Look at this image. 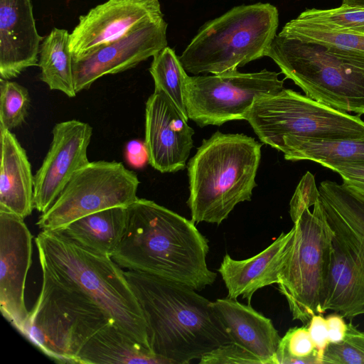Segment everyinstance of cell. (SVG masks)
Instances as JSON below:
<instances>
[{
	"label": "cell",
	"instance_id": "obj_15",
	"mask_svg": "<svg viewBox=\"0 0 364 364\" xmlns=\"http://www.w3.org/2000/svg\"><path fill=\"white\" fill-rule=\"evenodd\" d=\"M21 217L0 210V309L20 333L27 320L24 291L33 235Z\"/></svg>",
	"mask_w": 364,
	"mask_h": 364
},
{
	"label": "cell",
	"instance_id": "obj_16",
	"mask_svg": "<svg viewBox=\"0 0 364 364\" xmlns=\"http://www.w3.org/2000/svg\"><path fill=\"white\" fill-rule=\"evenodd\" d=\"M162 92L154 91L145 109V144L149 163L161 173L183 170L193 146L194 130Z\"/></svg>",
	"mask_w": 364,
	"mask_h": 364
},
{
	"label": "cell",
	"instance_id": "obj_27",
	"mask_svg": "<svg viewBox=\"0 0 364 364\" xmlns=\"http://www.w3.org/2000/svg\"><path fill=\"white\" fill-rule=\"evenodd\" d=\"M149 73L154 82V91L164 92L186 119V89L189 76L173 49L166 46L153 56Z\"/></svg>",
	"mask_w": 364,
	"mask_h": 364
},
{
	"label": "cell",
	"instance_id": "obj_18",
	"mask_svg": "<svg viewBox=\"0 0 364 364\" xmlns=\"http://www.w3.org/2000/svg\"><path fill=\"white\" fill-rule=\"evenodd\" d=\"M43 37L31 0H0V77L11 80L38 65Z\"/></svg>",
	"mask_w": 364,
	"mask_h": 364
},
{
	"label": "cell",
	"instance_id": "obj_25",
	"mask_svg": "<svg viewBox=\"0 0 364 364\" xmlns=\"http://www.w3.org/2000/svg\"><path fill=\"white\" fill-rule=\"evenodd\" d=\"M281 31L323 46L364 75V34L328 30L297 18L286 23Z\"/></svg>",
	"mask_w": 364,
	"mask_h": 364
},
{
	"label": "cell",
	"instance_id": "obj_2",
	"mask_svg": "<svg viewBox=\"0 0 364 364\" xmlns=\"http://www.w3.org/2000/svg\"><path fill=\"white\" fill-rule=\"evenodd\" d=\"M141 309L150 349L170 364H187L231 342L212 301L181 283L124 271Z\"/></svg>",
	"mask_w": 364,
	"mask_h": 364
},
{
	"label": "cell",
	"instance_id": "obj_30",
	"mask_svg": "<svg viewBox=\"0 0 364 364\" xmlns=\"http://www.w3.org/2000/svg\"><path fill=\"white\" fill-rule=\"evenodd\" d=\"M30 101L25 87L0 79V128L11 131L21 126L28 114Z\"/></svg>",
	"mask_w": 364,
	"mask_h": 364
},
{
	"label": "cell",
	"instance_id": "obj_4",
	"mask_svg": "<svg viewBox=\"0 0 364 364\" xmlns=\"http://www.w3.org/2000/svg\"><path fill=\"white\" fill-rule=\"evenodd\" d=\"M262 144L242 134L216 132L188 164L187 204L194 223L220 224L237 204L250 201Z\"/></svg>",
	"mask_w": 364,
	"mask_h": 364
},
{
	"label": "cell",
	"instance_id": "obj_10",
	"mask_svg": "<svg viewBox=\"0 0 364 364\" xmlns=\"http://www.w3.org/2000/svg\"><path fill=\"white\" fill-rule=\"evenodd\" d=\"M290 89L257 97L246 120L260 141L277 149L294 139H364V121Z\"/></svg>",
	"mask_w": 364,
	"mask_h": 364
},
{
	"label": "cell",
	"instance_id": "obj_13",
	"mask_svg": "<svg viewBox=\"0 0 364 364\" xmlns=\"http://www.w3.org/2000/svg\"><path fill=\"white\" fill-rule=\"evenodd\" d=\"M168 23L164 16L145 20L119 38L73 57L76 92L88 89L107 75L136 67L168 46Z\"/></svg>",
	"mask_w": 364,
	"mask_h": 364
},
{
	"label": "cell",
	"instance_id": "obj_12",
	"mask_svg": "<svg viewBox=\"0 0 364 364\" xmlns=\"http://www.w3.org/2000/svg\"><path fill=\"white\" fill-rule=\"evenodd\" d=\"M278 73L264 69L243 73L237 70L212 75L189 76L186 89L188 119L199 127L245 119L255 100L284 89Z\"/></svg>",
	"mask_w": 364,
	"mask_h": 364
},
{
	"label": "cell",
	"instance_id": "obj_38",
	"mask_svg": "<svg viewBox=\"0 0 364 364\" xmlns=\"http://www.w3.org/2000/svg\"><path fill=\"white\" fill-rule=\"evenodd\" d=\"M342 4L364 8V0H342Z\"/></svg>",
	"mask_w": 364,
	"mask_h": 364
},
{
	"label": "cell",
	"instance_id": "obj_32",
	"mask_svg": "<svg viewBox=\"0 0 364 364\" xmlns=\"http://www.w3.org/2000/svg\"><path fill=\"white\" fill-rule=\"evenodd\" d=\"M200 364H264L255 355L232 342L213 350L199 359Z\"/></svg>",
	"mask_w": 364,
	"mask_h": 364
},
{
	"label": "cell",
	"instance_id": "obj_29",
	"mask_svg": "<svg viewBox=\"0 0 364 364\" xmlns=\"http://www.w3.org/2000/svg\"><path fill=\"white\" fill-rule=\"evenodd\" d=\"M274 364H320L307 324L289 328L281 338Z\"/></svg>",
	"mask_w": 364,
	"mask_h": 364
},
{
	"label": "cell",
	"instance_id": "obj_20",
	"mask_svg": "<svg viewBox=\"0 0 364 364\" xmlns=\"http://www.w3.org/2000/svg\"><path fill=\"white\" fill-rule=\"evenodd\" d=\"M212 306L231 342L260 358L264 364H274L281 337L271 319L237 299H218Z\"/></svg>",
	"mask_w": 364,
	"mask_h": 364
},
{
	"label": "cell",
	"instance_id": "obj_36",
	"mask_svg": "<svg viewBox=\"0 0 364 364\" xmlns=\"http://www.w3.org/2000/svg\"><path fill=\"white\" fill-rule=\"evenodd\" d=\"M125 155L128 163L135 168H141L149 162L146 144L139 140H132L127 144Z\"/></svg>",
	"mask_w": 364,
	"mask_h": 364
},
{
	"label": "cell",
	"instance_id": "obj_17",
	"mask_svg": "<svg viewBox=\"0 0 364 364\" xmlns=\"http://www.w3.org/2000/svg\"><path fill=\"white\" fill-rule=\"evenodd\" d=\"M164 16L159 0H107L79 17L70 34L73 57L122 36L149 18Z\"/></svg>",
	"mask_w": 364,
	"mask_h": 364
},
{
	"label": "cell",
	"instance_id": "obj_21",
	"mask_svg": "<svg viewBox=\"0 0 364 364\" xmlns=\"http://www.w3.org/2000/svg\"><path fill=\"white\" fill-rule=\"evenodd\" d=\"M0 210L24 219L33 209L34 176L26 150L10 130L0 128Z\"/></svg>",
	"mask_w": 364,
	"mask_h": 364
},
{
	"label": "cell",
	"instance_id": "obj_9",
	"mask_svg": "<svg viewBox=\"0 0 364 364\" xmlns=\"http://www.w3.org/2000/svg\"><path fill=\"white\" fill-rule=\"evenodd\" d=\"M265 56L307 97L345 112L364 114V75L323 46L280 31Z\"/></svg>",
	"mask_w": 364,
	"mask_h": 364
},
{
	"label": "cell",
	"instance_id": "obj_28",
	"mask_svg": "<svg viewBox=\"0 0 364 364\" xmlns=\"http://www.w3.org/2000/svg\"><path fill=\"white\" fill-rule=\"evenodd\" d=\"M296 18L328 30L364 34V8L361 7L341 4L331 9H307Z\"/></svg>",
	"mask_w": 364,
	"mask_h": 364
},
{
	"label": "cell",
	"instance_id": "obj_33",
	"mask_svg": "<svg viewBox=\"0 0 364 364\" xmlns=\"http://www.w3.org/2000/svg\"><path fill=\"white\" fill-rule=\"evenodd\" d=\"M319 190L314 176L307 171L298 183L289 203V213L293 223L296 221L303 212L314 206L319 200Z\"/></svg>",
	"mask_w": 364,
	"mask_h": 364
},
{
	"label": "cell",
	"instance_id": "obj_3",
	"mask_svg": "<svg viewBox=\"0 0 364 364\" xmlns=\"http://www.w3.org/2000/svg\"><path fill=\"white\" fill-rule=\"evenodd\" d=\"M35 242L41 270L85 294L114 324L150 349L139 301L124 271L111 257L89 251L54 231L41 230Z\"/></svg>",
	"mask_w": 364,
	"mask_h": 364
},
{
	"label": "cell",
	"instance_id": "obj_35",
	"mask_svg": "<svg viewBox=\"0 0 364 364\" xmlns=\"http://www.w3.org/2000/svg\"><path fill=\"white\" fill-rule=\"evenodd\" d=\"M307 326L310 336L317 350L320 364H322L324 351L329 343L326 318L321 314H314Z\"/></svg>",
	"mask_w": 364,
	"mask_h": 364
},
{
	"label": "cell",
	"instance_id": "obj_1",
	"mask_svg": "<svg viewBox=\"0 0 364 364\" xmlns=\"http://www.w3.org/2000/svg\"><path fill=\"white\" fill-rule=\"evenodd\" d=\"M208 250V240L192 220L138 198L127 206L126 229L111 257L122 268L200 290L217 277L207 265Z\"/></svg>",
	"mask_w": 364,
	"mask_h": 364
},
{
	"label": "cell",
	"instance_id": "obj_31",
	"mask_svg": "<svg viewBox=\"0 0 364 364\" xmlns=\"http://www.w3.org/2000/svg\"><path fill=\"white\" fill-rule=\"evenodd\" d=\"M364 364V331L352 323H347L344 338L327 346L322 364Z\"/></svg>",
	"mask_w": 364,
	"mask_h": 364
},
{
	"label": "cell",
	"instance_id": "obj_5",
	"mask_svg": "<svg viewBox=\"0 0 364 364\" xmlns=\"http://www.w3.org/2000/svg\"><path fill=\"white\" fill-rule=\"evenodd\" d=\"M277 8L269 3L232 7L205 23L179 57L186 72L220 74L261 58L277 35Z\"/></svg>",
	"mask_w": 364,
	"mask_h": 364
},
{
	"label": "cell",
	"instance_id": "obj_14",
	"mask_svg": "<svg viewBox=\"0 0 364 364\" xmlns=\"http://www.w3.org/2000/svg\"><path fill=\"white\" fill-rule=\"evenodd\" d=\"M41 166L34 176V208L45 213L74 174L90 161L87 148L92 135L86 122L70 119L57 123Z\"/></svg>",
	"mask_w": 364,
	"mask_h": 364
},
{
	"label": "cell",
	"instance_id": "obj_6",
	"mask_svg": "<svg viewBox=\"0 0 364 364\" xmlns=\"http://www.w3.org/2000/svg\"><path fill=\"white\" fill-rule=\"evenodd\" d=\"M318 190L333 232L323 311L353 318L364 314V203L333 181H322Z\"/></svg>",
	"mask_w": 364,
	"mask_h": 364
},
{
	"label": "cell",
	"instance_id": "obj_26",
	"mask_svg": "<svg viewBox=\"0 0 364 364\" xmlns=\"http://www.w3.org/2000/svg\"><path fill=\"white\" fill-rule=\"evenodd\" d=\"M289 161L309 160L319 164H364V139H294L278 149Z\"/></svg>",
	"mask_w": 364,
	"mask_h": 364
},
{
	"label": "cell",
	"instance_id": "obj_7",
	"mask_svg": "<svg viewBox=\"0 0 364 364\" xmlns=\"http://www.w3.org/2000/svg\"><path fill=\"white\" fill-rule=\"evenodd\" d=\"M108 323L105 312L85 294L42 270L41 293L21 333L60 363H74L86 342Z\"/></svg>",
	"mask_w": 364,
	"mask_h": 364
},
{
	"label": "cell",
	"instance_id": "obj_23",
	"mask_svg": "<svg viewBox=\"0 0 364 364\" xmlns=\"http://www.w3.org/2000/svg\"><path fill=\"white\" fill-rule=\"evenodd\" d=\"M127 220V207L117 206L82 217L54 232L89 251L112 257L124 235Z\"/></svg>",
	"mask_w": 364,
	"mask_h": 364
},
{
	"label": "cell",
	"instance_id": "obj_34",
	"mask_svg": "<svg viewBox=\"0 0 364 364\" xmlns=\"http://www.w3.org/2000/svg\"><path fill=\"white\" fill-rule=\"evenodd\" d=\"M337 173L343 185L358 200L364 203V164H321Z\"/></svg>",
	"mask_w": 364,
	"mask_h": 364
},
{
	"label": "cell",
	"instance_id": "obj_8",
	"mask_svg": "<svg viewBox=\"0 0 364 364\" xmlns=\"http://www.w3.org/2000/svg\"><path fill=\"white\" fill-rule=\"evenodd\" d=\"M294 233L279 276V290L294 320L307 324L323 314L330 276L331 229L319 200L294 223Z\"/></svg>",
	"mask_w": 364,
	"mask_h": 364
},
{
	"label": "cell",
	"instance_id": "obj_37",
	"mask_svg": "<svg viewBox=\"0 0 364 364\" xmlns=\"http://www.w3.org/2000/svg\"><path fill=\"white\" fill-rule=\"evenodd\" d=\"M326 320L329 343L341 342L344 338L347 330V323L345 322L343 316L336 313L328 315Z\"/></svg>",
	"mask_w": 364,
	"mask_h": 364
},
{
	"label": "cell",
	"instance_id": "obj_24",
	"mask_svg": "<svg viewBox=\"0 0 364 364\" xmlns=\"http://www.w3.org/2000/svg\"><path fill=\"white\" fill-rule=\"evenodd\" d=\"M70 34L66 29L53 28L41 42L38 65L41 69L40 79L50 90L74 97L77 92Z\"/></svg>",
	"mask_w": 364,
	"mask_h": 364
},
{
	"label": "cell",
	"instance_id": "obj_19",
	"mask_svg": "<svg viewBox=\"0 0 364 364\" xmlns=\"http://www.w3.org/2000/svg\"><path fill=\"white\" fill-rule=\"evenodd\" d=\"M293 233V228L282 232L266 249L246 259H234L226 254L218 271L228 290L227 297L237 299L241 296L250 304L258 289L278 284Z\"/></svg>",
	"mask_w": 364,
	"mask_h": 364
},
{
	"label": "cell",
	"instance_id": "obj_22",
	"mask_svg": "<svg viewBox=\"0 0 364 364\" xmlns=\"http://www.w3.org/2000/svg\"><path fill=\"white\" fill-rule=\"evenodd\" d=\"M74 363L170 364L112 323L103 326L86 342Z\"/></svg>",
	"mask_w": 364,
	"mask_h": 364
},
{
	"label": "cell",
	"instance_id": "obj_11",
	"mask_svg": "<svg viewBox=\"0 0 364 364\" xmlns=\"http://www.w3.org/2000/svg\"><path fill=\"white\" fill-rule=\"evenodd\" d=\"M136 174L117 161L89 162L79 169L36 225L55 231L87 215L117 206L127 207L138 198Z\"/></svg>",
	"mask_w": 364,
	"mask_h": 364
}]
</instances>
